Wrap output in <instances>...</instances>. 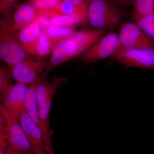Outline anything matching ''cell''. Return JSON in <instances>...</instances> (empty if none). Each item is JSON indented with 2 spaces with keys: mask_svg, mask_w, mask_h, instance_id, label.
Here are the masks:
<instances>
[{
  "mask_svg": "<svg viewBox=\"0 0 154 154\" xmlns=\"http://www.w3.org/2000/svg\"><path fill=\"white\" fill-rule=\"evenodd\" d=\"M121 48L118 33L111 32L104 34L80 57L85 64L93 63L112 57Z\"/></svg>",
  "mask_w": 154,
  "mask_h": 154,
  "instance_id": "obj_7",
  "label": "cell"
},
{
  "mask_svg": "<svg viewBox=\"0 0 154 154\" xmlns=\"http://www.w3.org/2000/svg\"><path fill=\"white\" fill-rule=\"evenodd\" d=\"M63 2L71 3L77 6L85 7L88 0H59Z\"/></svg>",
  "mask_w": 154,
  "mask_h": 154,
  "instance_id": "obj_24",
  "label": "cell"
},
{
  "mask_svg": "<svg viewBox=\"0 0 154 154\" xmlns=\"http://www.w3.org/2000/svg\"><path fill=\"white\" fill-rule=\"evenodd\" d=\"M66 81V78L55 77L50 82L47 77L40 76L36 82V91L38 114L41 121L48 130L50 127V113L54 95L58 89Z\"/></svg>",
  "mask_w": 154,
  "mask_h": 154,
  "instance_id": "obj_4",
  "label": "cell"
},
{
  "mask_svg": "<svg viewBox=\"0 0 154 154\" xmlns=\"http://www.w3.org/2000/svg\"><path fill=\"white\" fill-rule=\"evenodd\" d=\"M0 116L5 122V129L12 153L34 154L19 120L11 113L2 102L0 104Z\"/></svg>",
  "mask_w": 154,
  "mask_h": 154,
  "instance_id": "obj_5",
  "label": "cell"
},
{
  "mask_svg": "<svg viewBox=\"0 0 154 154\" xmlns=\"http://www.w3.org/2000/svg\"><path fill=\"white\" fill-rule=\"evenodd\" d=\"M36 9L38 16L53 11L59 0H28Z\"/></svg>",
  "mask_w": 154,
  "mask_h": 154,
  "instance_id": "obj_21",
  "label": "cell"
},
{
  "mask_svg": "<svg viewBox=\"0 0 154 154\" xmlns=\"http://www.w3.org/2000/svg\"><path fill=\"white\" fill-rule=\"evenodd\" d=\"M76 30L75 28L60 27L52 25H48L42 28V31L48 37L58 42L71 35Z\"/></svg>",
  "mask_w": 154,
  "mask_h": 154,
  "instance_id": "obj_18",
  "label": "cell"
},
{
  "mask_svg": "<svg viewBox=\"0 0 154 154\" xmlns=\"http://www.w3.org/2000/svg\"><path fill=\"white\" fill-rule=\"evenodd\" d=\"M114 61L131 67L154 70V48L128 49L120 48L112 57Z\"/></svg>",
  "mask_w": 154,
  "mask_h": 154,
  "instance_id": "obj_8",
  "label": "cell"
},
{
  "mask_svg": "<svg viewBox=\"0 0 154 154\" xmlns=\"http://www.w3.org/2000/svg\"><path fill=\"white\" fill-rule=\"evenodd\" d=\"M154 45V41H153Z\"/></svg>",
  "mask_w": 154,
  "mask_h": 154,
  "instance_id": "obj_28",
  "label": "cell"
},
{
  "mask_svg": "<svg viewBox=\"0 0 154 154\" xmlns=\"http://www.w3.org/2000/svg\"><path fill=\"white\" fill-rule=\"evenodd\" d=\"M12 13L0 19V58L11 68L25 60L28 54L12 29Z\"/></svg>",
  "mask_w": 154,
  "mask_h": 154,
  "instance_id": "obj_3",
  "label": "cell"
},
{
  "mask_svg": "<svg viewBox=\"0 0 154 154\" xmlns=\"http://www.w3.org/2000/svg\"><path fill=\"white\" fill-rule=\"evenodd\" d=\"M18 120L32 147L34 154H47L41 131L30 118L27 110L20 115Z\"/></svg>",
  "mask_w": 154,
  "mask_h": 154,
  "instance_id": "obj_12",
  "label": "cell"
},
{
  "mask_svg": "<svg viewBox=\"0 0 154 154\" xmlns=\"http://www.w3.org/2000/svg\"><path fill=\"white\" fill-rule=\"evenodd\" d=\"M137 24L144 33L154 41V8L149 15L138 22Z\"/></svg>",
  "mask_w": 154,
  "mask_h": 154,
  "instance_id": "obj_22",
  "label": "cell"
},
{
  "mask_svg": "<svg viewBox=\"0 0 154 154\" xmlns=\"http://www.w3.org/2000/svg\"><path fill=\"white\" fill-rule=\"evenodd\" d=\"M25 108L28 115L39 128L43 137L47 154H54L51 140V131H48L41 121L38 114L36 91V82L28 85L25 97Z\"/></svg>",
  "mask_w": 154,
  "mask_h": 154,
  "instance_id": "obj_10",
  "label": "cell"
},
{
  "mask_svg": "<svg viewBox=\"0 0 154 154\" xmlns=\"http://www.w3.org/2000/svg\"><path fill=\"white\" fill-rule=\"evenodd\" d=\"M38 12L29 1L18 4L12 14V29L15 34L26 25L38 19Z\"/></svg>",
  "mask_w": 154,
  "mask_h": 154,
  "instance_id": "obj_13",
  "label": "cell"
},
{
  "mask_svg": "<svg viewBox=\"0 0 154 154\" xmlns=\"http://www.w3.org/2000/svg\"><path fill=\"white\" fill-rule=\"evenodd\" d=\"M38 16L44 17L49 25L60 27L75 28L76 26L88 24L87 17L82 15L66 16L51 11Z\"/></svg>",
  "mask_w": 154,
  "mask_h": 154,
  "instance_id": "obj_15",
  "label": "cell"
},
{
  "mask_svg": "<svg viewBox=\"0 0 154 154\" xmlns=\"http://www.w3.org/2000/svg\"><path fill=\"white\" fill-rule=\"evenodd\" d=\"M42 26L37 20L26 25L17 32V38L28 54L42 32Z\"/></svg>",
  "mask_w": 154,
  "mask_h": 154,
  "instance_id": "obj_14",
  "label": "cell"
},
{
  "mask_svg": "<svg viewBox=\"0 0 154 154\" xmlns=\"http://www.w3.org/2000/svg\"><path fill=\"white\" fill-rule=\"evenodd\" d=\"M52 12L66 16H86L85 7L77 6L71 3L60 1Z\"/></svg>",
  "mask_w": 154,
  "mask_h": 154,
  "instance_id": "obj_19",
  "label": "cell"
},
{
  "mask_svg": "<svg viewBox=\"0 0 154 154\" xmlns=\"http://www.w3.org/2000/svg\"><path fill=\"white\" fill-rule=\"evenodd\" d=\"M49 58L28 55L11 69L13 79L18 83L33 84L39 79L47 66Z\"/></svg>",
  "mask_w": 154,
  "mask_h": 154,
  "instance_id": "obj_6",
  "label": "cell"
},
{
  "mask_svg": "<svg viewBox=\"0 0 154 154\" xmlns=\"http://www.w3.org/2000/svg\"><path fill=\"white\" fill-rule=\"evenodd\" d=\"M28 87L25 84L17 82L7 92L2 100L9 111L18 119L26 110L25 97Z\"/></svg>",
  "mask_w": 154,
  "mask_h": 154,
  "instance_id": "obj_11",
  "label": "cell"
},
{
  "mask_svg": "<svg viewBox=\"0 0 154 154\" xmlns=\"http://www.w3.org/2000/svg\"><path fill=\"white\" fill-rule=\"evenodd\" d=\"M11 154H24L22 153L17 152H13Z\"/></svg>",
  "mask_w": 154,
  "mask_h": 154,
  "instance_id": "obj_27",
  "label": "cell"
},
{
  "mask_svg": "<svg viewBox=\"0 0 154 154\" xmlns=\"http://www.w3.org/2000/svg\"><path fill=\"white\" fill-rule=\"evenodd\" d=\"M118 6H122V0H110Z\"/></svg>",
  "mask_w": 154,
  "mask_h": 154,
  "instance_id": "obj_26",
  "label": "cell"
},
{
  "mask_svg": "<svg viewBox=\"0 0 154 154\" xmlns=\"http://www.w3.org/2000/svg\"><path fill=\"white\" fill-rule=\"evenodd\" d=\"M58 42L48 37L42 31L28 55L47 57L51 54L54 47Z\"/></svg>",
  "mask_w": 154,
  "mask_h": 154,
  "instance_id": "obj_16",
  "label": "cell"
},
{
  "mask_svg": "<svg viewBox=\"0 0 154 154\" xmlns=\"http://www.w3.org/2000/svg\"><path fill=\"white\" fill-rule=\"evenodd\" d=\"M19 0H0L1 16L12 13Z\"/></svg>",
  "mask_w": 154,
  "mask_h": 154,
  "instance_id": "obj_23",
  "label": "cell"
},
{
  "mask_svg": "<svg viewBox=\"0 0 154 154\" xmlns=\"http://www.w3.org/2000/svg\"><path fill=\"white\" fill-rule=\"evenodd\" d=\"M132 18L137 23L149 15L154 8V0H134Z\"/></svg>",
  "mask_w": 154,
  "mask_h": 154,
  "instance_id": "obj_17",
  "label": "cell"
},
{
  "mask_svg": "<svg viewBox=\"0 0 154 154\" xmlns=\"http://www.w3.org/2000/svg\"><path fill=\"white\" fill-rule=\"evenodd\" d=\"M118 34L121 48L128 49L154 48L153 41L136 22H127L122 25Z\"/></svg>",
  "mask_w": 154,
  "mask_h": 154,
  "instance_id": "obj_9",
  "label": "cell"
},
{
  "mask_svg": "<svg viewBox=\"0 0 154 154\" xmlns=\"http://www.w3.org/2000/svg\"><path fill=\"white\" fill-rule=\"evenodd\" d=\"M134 0H122V6L127 7L133 5Z\"/></svg>",
  "mask_w": 154,
  "mask_h": 154,
  "instance_id": "obj_25",
  "label": "cell"
},
{
  "mask_svg": "<svg viewBox=\"0 0 154 154\" xmlns=\"http://www.w3.org/2000/svg\"><path fill=\"white\" fill-rule=\"evenodd\" d=\"M105 31L85 28L76 30L62 39L54 47L47 66L41 75L47 77L56 68L81 57L105 34Z\"/></svg>",
  "mask_w": 154,
  "mask_h": 154,
  "instance_id": "obj_1",
  "label": "cell"
},
{
  "mask_svg": "<svg viewBox=\"0 0 154 154\" xmlns=\"http://www.w3.org/2000/svg\"><path fill=\"white\" fill-rule=\"evenodd\" d=\"M86 12L88 24L97 30H114L123 19L119 6L110 0H88Z\"/></svg>",
  "mask_w": 154,
  "mask_h": 154,
  "instance_id": "obj_2",
  "label": "cell"
},
{
  "mask_svg": "<svg viewBox=\"0 0 154 154\" xmlns=\"http://www.w3.org/2000/svg\"><path fill=\"white\" fill-rule=\"evenodd\" d=\"M11 69L9 67L0 68V99L2 100L6 93L14 85Z\"/></svg>",
  "mask_w": 154,
  "mask_h": 154,
  "instance_id": "obj_20",
  "label": "cell"
}]
</instances>
